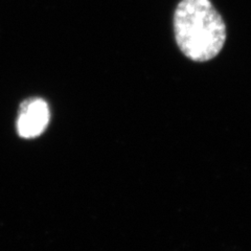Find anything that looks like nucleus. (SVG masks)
I'll use <instances>...</instances> for the list:
<instances>
[{"label":"nucleus","instance_id":"nucleus-1","mask_svg":"<svg viewBox=\"0 0 251 251\" xmlns=\"http://www.w3.org/2000/svg\"><path fill=\"white\" fill-rule=\"evenodd\" d=\"M177 45L196 62L214 59L223 49L226 25L209 0H181L174 14Z\"/></svg>","mask_w":251,"mask_h":251},{"label":"nucleus","instance_id":"nucleus-2","mask_svg":"<svg viewBox=\"0 0 251 251\" xmlns=\"http://www.w3.org/2000/svg\"><path fill=\"white\" fill-rule=\"evenodd\" d=\"M50 110L41 98H29L22 101L16 121V129L22 138L31 139L40 136L49 127Z\"/></svg>","mask_w":251,"mask_h":251}]
</instances>
